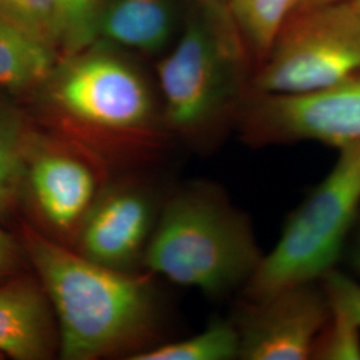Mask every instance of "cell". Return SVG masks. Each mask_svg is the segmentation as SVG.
<instances>
[{"instance_id": "2", "label": "cell", "mask_w": 360, "mask_h": 360, "mask_svg": "<svg viewBox=\"0 0 360 360\" xmlns=\"http://www.w3.org/2000/svg\"><path fill=\"white\" fill-rule=\"evenodd\" d=\"M252 75L227 3L199 0L158 65L168 127L195 146H215L230 124H238Z\"/></svg>"}, {"instance_id": "25", "label": "cell", "mask_w": 360, "mask_h": 360, "mask_svg": "<svg viewBox=\"0 0 360 360\" xmlns=\"http://www.w3.org/2000/svg\"><path fill=\"white\" fill-rule=\"evenodd\" d=\"M210 1H220V3H227V0H210Z\"/></svg>"}, {"instance_id": "22", "label": "cell", "mask_w": 360, "mask_h": 360, "mask_svg": "<svg viewBox=\"0 0 360 360\" xmlns=\"http://www.w3.org/2000/svg\"><path fill=\"white\" fill-rule=\"evenodd\" d=\"M345 257L347 259L348 264L354 272L355 278H358L360 281V217L348 240Z\"/></svg>"}, {"instance_id": "21", "label": "cell", "mask_w": 360, "mask_h": 360, "mask_svg": "<svg viewBox=\"0 0 360 360\" xmlns=\"http://www.w3.org/2000/svg\"><path fill=\"white\" fill-rule=\"evenodd\" d=\"M19 264V248L13 238L0 227V279L11 275Z\"/></svg>"}, {"instance_id": "8", "label": "cell", "mask_w": 360, "mask_h": 360, "mask_svg": "<svg viewBox=\"0 0 360 360\" xmlns=\"http://www.w3.org/2000/svg\"><path fill=\"white\" fill-rule=\"evenodd\" d=\"M103 160L56 132H34L27 155L28 193L53 239L74 243L77 230L102 191Z\"/></svg>"}, {"instance_id": "9", "label": "cell", "mask_w": 360, "mask_h": 360, "mask_svg": "<svg viewBox=\"0 0 360 360\" xmlns=\"http://www.w3.org/2000/svg\"><path fill=\"white\" fill-rule=\"evenodd\" d=\"M330 312L322 282L291 284L270 295L245 299L232 318L239 334V359H311Z\"/></svg>"}, {"instance_id": "7", "label": "cell", "mask_w": 360, "mask_h": 360, "mask_svg": "<svg viewBox=\"0 0 360 360\" xmlns=\"http://www.w3.org/2000/svg\"><path fill=\"white\" fill-rule=\"evenodd\" d=\"M243 142L255 148L302 142L338 148L360 139V72L306 95L250 92L238 119Z\"/></svg>"}, {"instance_id": "4", "label": "cell", "mask_w": 360, "mask_h": 360, "mask_svg": "<svg viewBox=\"0 0 360 360\" xmlns=\"http://www.w3.org/2000/svg\"><path fill=\"white\" fill-rule=\"evenodd\" d=\"M252 223L219 186L188 184L168 199L143 264L210 297L243 290L263 257Z\"/></svg>"}, {"instance_id": "14", "label": "cell", "mask_w": 360, "mask_h": 360, "mask_svg": "<svg viewBox=\"0 0 360 360\" xmlns=\"http://www.w3.org/2000/svg\"><path fill=\"white\" fill-rule=\"evenodd\" d=\"M35 129L13 104L0 99V220L20 203L27 155Z\"/></svg>"}, {"instance_id": "5", "label": "cell", "mask_w": 360, "mask_h": 360, "mask_svg": "<svg viewBox=\"0 0 360 360\" xmlns=\"http://www.w3.org/2000/svg\"><path fill=\"white\" fill-rule=\"evenodd\" d=\"M336 150L330 172L288 214L276 245L242 290L245 299L321 282L345 257L360 217V139Z\"/></svg>"}, {"instance_id": "23", "label": "cell", "mask_w": 360, "mask_h": 360, "mask_svg": "<svg viewBox=\"0 0 360 360\" xmlns=\"http://www.w3.org/2000/svg\"><path fill=\"white\" fill-rule=\"evenodd\" d=\"M331 1H338V0H297L296 1L295 10L296 8L309 7V6H318V4H324V3H331Z\"/></svg>"}, {"instance_id": "24", "label": "cell", "mask_w": 360, "mask_h": 360, "mask_svg": "<svg viewBox=\"0 0 360 360\" xmlns=\"http://www.w3.org/2000/svg\"><path fill=\"white\" fill-rule=\"evenodd\" d=\"M351 1L354 3V6L356 7V10H358V11H359L360 13V0H351Z\"/></svg>"}, {"instance_id": "19", "label": "cell", "mask_w": 360, "mask_h": 360, "mask_svg": "<svg viewBox=\"0 0 360 360\" xmlns=\"http://www.w3.org/2000/svg\"><path fill=\"white\" fill-rule=\"evenodd\" d=\"M0 13L58 49L56 0H0Z\"/></svg>"}, {"instance_id": "15", "label": "cell", "mask_w": 360, "mask_h": 360, "mask_svg": "<svg viewBox=\"0 0 360 360\" xmlns=\"http://www.w3.org/2000/svg\"><path fill=\"white\" fill-rule=\"evenodd\" d=\"M297 0H227L232 20L245 41L254 63V72L267 55L271 44Z\"/></svg>"}, {"instance_id": "20", "label": "cell", "mask_w": 360, "mask_h": 360, "mask_svg": "<svg viewBox=\"0 0 360 360\" xmlns=\"http://www.w3.org/2000/svg\"><path fill=\"white\" fill-rule=\"evenodd\" d=\"M331 304L345 311L360 326V281L335 269L321 281Z\"/></svg>"}, {"instance_id": "18", "label": "cell", "mask_w": 360, "mask_h": 360, "mask_svg": "<svg viewBox=\"0 0 360 360\" xmlns=\"http://www.w3.org/2000/svg\"><path fill=\"white\" fill-rule=\"evenodd\" d=\"M359 359V324L331 304L330 316L318 333L309 360Z\"/></svg>"}, {"instance_id": "17", "label": "cell", "mask_w": 360, "mask_h": 360, "mask_svg": "<svg viewBox=\"0 0 360 360\" xmlns=\"http://www.w3.org/2000/svg\"><path fill=\"white\" fill-rule=\"evenodd\" d=\"M103 6L104 0H56L58 50L65 56L98 41Z\"/></svg>"}, {"instance_id": "11", "label": "cell", "mask_w": 360, "mask_h": 360, "mask_svg": "<svg viewBox=\"0 0 360 360\" xmlns=\"http://www.w3.org/2000/svg\"><path fill=\"white\" fill-rule=\"evenodd\" d=\"M50 300L41 284L18 278L0 285V354L13 359L51 358L59 345Z\"/></svg>"}, {"instance_id": "3", "label": "cell", "mask_w": 360, "mask_h": 360, "mask_svg": "<svg viewBox=\"0 0 360 360\" xmlns=\"http://www.w3.org/2000/svg\"><path fill=\"white\" fill-rule=\"evenodd\" d=\"M59 135L104 162L154 148V101L142 74L99 41L63 56L39 87Z\"/></svg>"}, {"instance_id": "10", "label": "cell", "mask_w": 360, "mask_h": 360, "mask_svg": "<svg viewBox=\"0 0 360 360\" xmlns=\"http://www.w3.org/2000/svg\"><path fill=\"white\" fill-rule=\"evenodd\" d=\"M150 195L134 183L105 186L83 219L74 239L77 254L114 270L127 271L154 230Z\"/></svg>"}, {"instance_id": "16", "label": "cell", "mask_w": 360, "mask_h": 360, "mask_svg": "<svg viewBox=\"0 0 360 360\" xmlns=\"http://www.w3.org/2000/svg\"><path fill=\"white\" fill-rule=\"evenodd\" d=\"M131 360L239 359V334L232 319H217L191 338L153 348H143Z\"/></svg>"}, {"instance_id": "12", "label": "cell", "mask_w": 360, "mask_h": 360, "mask_svg": "<svg viewBox=\"0 0 360 360\" xmlns=\"http://www.w3.org/2000/svg\"><path fill=\"white\" fill-rule=\"evenodd\" d=\"M178 22V0H104L98 41L154 53L169 44Z\"/></svg>"}, {"instance_id": "13", "label": "cell", "mask_w": 360, "mask_h": 360, "mask_svg": "<svg viewBox=\"0 0 360 360\" xmlns=\"http://www.w3.org/2000/svg\"><path fill=\"white\" fill-rule=\"evenodd\" d=\"M58 62L55 46L0 13V87L38 90Z\"/></svg>"}, {"instance_id": "6", "label": "cell", "mask_w": 360, "mask_h": 360, "mask_svg": "<svg viewBox=\"0 0 360 360\" xmlns=\"http://www.w3.org/2000/svg\"><path fill=\"white\" fill-rule=\"evenodd\" d=\"M360 72V13L351 0L296 8L251 79V92L306 95Z\"/></svg>"}, {"instance_id": "1", "label": "cell", "mask_w": 360, "mask_h": 360, "mask_svg": "<svg viewBox=\"0 0 360 360\" xmlns=\"http://www.w3.org/2000/svg\"><path fill=\"white\" fill-rule=\"evenodd\" d=\"M23 245L50 300L62 359H99L151 338L156 300L146 276L98 264L28 226Z\"/></svg>"}]
</instances>
